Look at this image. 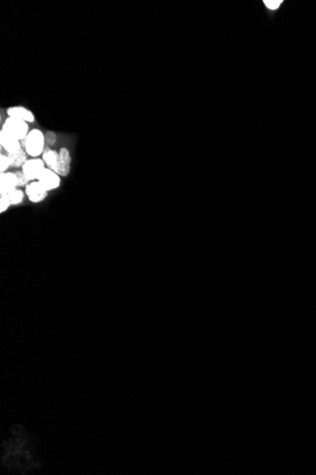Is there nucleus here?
<instances>
[{"label": "nucleus", "mask_w": 316, "mask_h": 475, "mask_svg": "<svg viewBox=\"0 0 316 475\" xmlns=\"http://www.w3.org/2000/svg\"><path fill=\"white\" fill-rule=\"evenodd\" d=\"M24 140H25V150L30 156L38 157L39 155L44 153L46 138H45V135L40 130L33 129L28 134V136Z\"/></svg>", "instance_id": "f257e3e1"}, {"label": "nucleus", "mask_w": 316, "mask_h": 475, "mask_svg": "<svg viewBox=\"0 0 316 475\" xmlns=\"http://www.w3.org/2000/svg\"><path fill=\"white\" fill-rule=\"evenodd\" d=\"M2 130H4L9 135L19 140H24L28 136V134L30 133L28 123L18 118H13V117H9L5 121Z\"/></svg>", "instance_id": "f03ea898"}, {"label": "nucleus", "mask_w": 316, "mask_h": 475, "mask_svg": "<svg viewBox=\"0 0 316 475\" xmlns=\"http://www.w3.org/2000/svg\"><path fill=\"white\" fill-rule=\"evenodd\" d=\"M22 172L26 175L29 180H38L45 168V162L40 158H34L27 160L23 165Z\"/></svg>", "instance_id": "7ed1b4c3"}, {"label": "nucleus", "mask_w": 316, "mask_h": 475, "mask_svg": "<svg viewBox=\"0 0 316 475\" xmlns=\"http://www.w3.org/2000/svg\"><path fill=\"white\" fill-rule=\"evenodd\" d=\"M18 180L15 173H1L0 175V196H6L16 189Z\"/></svg>", "instance_id": "20e7f679"}, {"label": "nucleus", "mask_w": 316, "mask_h": 475, "mask_svg": "<svg viewBox=\"0 0 316 475\" xmlns=\"http://www.w3.org/2000/svg\"><path fill=\"white\" fill-rule=\"evenodd\" d=\"M37 180L48 191L54 190L58 188L61 183V179L59 175L52 169L44 170V172Z\"/></svg>", "instance_id": "39448f33"}, {"label": "nucleus", "mask_w": 316, "mask_h": 475, "mask_svg": "<svg viewBox=\"0 0 316 475\" xmlns=\"http://www.w3.org/2000/svg\"><path fill=\"white\" fill-rule=\"evenodd\" d=\"M26 194L32 202H40L47 198L48 190L37 180L27 186Z\"/></svg>", "instance_id": "423d86ee"}, {"label": "nucleus", "mask_w": 316, "mask_h": 475, "mask_svg": "<svg viewBox=\"0 0 316 475\" xmlns=\"http://www.w3.org/2000/svg\"><path fill=\"white\" fill-rule=\"evenodd\" d=\"M70 164H71V157L68 149L61 148L59 152V164L56 173L59 176L66 177L70 172Z\"/></svg>", "instance_id": "0eeeda50"}, {"label": "nucleus", "mask_w": 316, "mask_h": 475, "mask_svg": "<svg viewBox=\"0 0 316 475\" xmlns=\"http://www.w3.org/2000/svg\"><path fill=\"white\" fill-rule=\"evenodd\" d=\"M0 142H1L2 147L5 148V150L9 154L14 153V152L21 149L20 140L12 137L11 135H9L4 130H1V133H0Z\"/></svg>", "instance_id": "6e6552de"}, {"label": "nucleus", "mask_w": 316, "mask_h": 475, "mask_svg": "<svg viewBox=\"0 0 316 475\" xmlns=\"http://www.w3.org/2000/svg\"><path fill=\"white\" fill-rule=\"evenodd\" d=\"M7 114L9 117H13V118H18L20 120H23L27 123H33L34 122V115L32 114V111L27 109L26 107L23 106H12L8 108Z\"/></svg>", "instance_id": "1a4fd4ad"}, {"label": "nucleus", "mask_w": 316, "mask_h": 475, "mask_svg": "<svg viewBox=\"0 0 316 475\" xmlns=\"http://www.w3.org/2000/svg\"><path fill=\"white\" fill-rule=\"evenodd\" d=\"M264 11L269 19H273L275 14L284 6V0H263Z\"/></svg>", "instance_id": "9d476101"}, {"label": "nucleus", "mask_w": 316, "mask_h": 475, "mask_svg": "<svg viewBox=\"0 0 316 475\" xmlns=\"http://www.w3.org/2000/svg\"><path fill=\"white\" fill-rule=\"evenodd\" d=\"M43 160L49 166V169L56 172L59 164V153L54 150L45 148L43 153Z\"/></svg>", "instance_id": "9b49d317"}, {"label": "nucleus", "mask_w": 316, "mask_h": 475, "mask_svg": "<svg viewBox=\"0 0 316 475\" xmlns=\"http://www.w3.org/2000/svg\"><path fill=\"white\" fill-rule=\"evenodd\" d=\"M9 158L11 159V166L13 167H23V165L27 162V152L23 149H20L14 153L9 154Z\"/></svg>", "instance_id": "f8f14e48"}, {"label": "nucleus", "mask_w": 316, "mask_h": 475, "mask_svg": "<svg viewBox=\"0 0 316 475\" xmlns=\"http://www.w3.org/2000/svg\"><path fill=\"white\" fill-rule=\"evenodd\" d=\"M11 201V204L13 205H17L19 203H21L23 201V199H24V194L23 192L20 190H17V189H14L13 191H11V193H9L7 195Z\"/></svg>", "instance_id": "ddd939ff"}, {"label": "nucleus", "mask_w": 316, "mask_h": 475, "mask_svg": "<svg viewBox=\"0 0 316 475\" xmlns=\"http://www.w3.org/2000/svg\"><path fill=\"white\" fill-rule=\"evenodd\" d=\"M10 166H11V159L9 158V156L1 155L0 156V172L1 173H6V170H8Z\"/></svg>", "instance_id": "4468645a"}, {"label": "nucleus", "mask_w": 316, "mask_h": 475, "mask_svg": "<svg viewBox=\"0 0 316 475\" xmlns=\"http://www.w3.org/2000/svg\"><path fill=\"white\" fill-rule=\"evenodd\" d=\"M11 204V201H10V199L7 195L6 196H1V198H0V211L3 212V211H6Z\"/></svg>", "instance_id": "2eb2a0df"}, {"label": "nucleus", "mask_w": 316, "mask_h": 475, "mask_svg": "<svg viewBox=\"0 0 316 475\" xmlns=\"http://www.w3.org/2000/svg\"><path fill=\"white\" fill-rule=\"evenodd\" d=\"M16 177H17V180H18V186H25V185H28L29 181L30 180H28V178L26 177V175L23 173V172H16L15 173Z\"/></svg>", "instance_id": "dca6fc26"}, {"label": "nucleus", "mask_w": 316, "mask_h": 475, "mask_svg": "<svg viewBox=\"0 0 316 475\" xmlns=\"http://www.w3.org/2000/svg\"><path fill=\"white\" fill-rule=\"evenodd\" d=\"M45 138H46V141L49 143V145H53L56 141V135L52 132V131H49L46 135H45Z\"/></svg>", "instance_id": "f3484780"}]
</instances>
